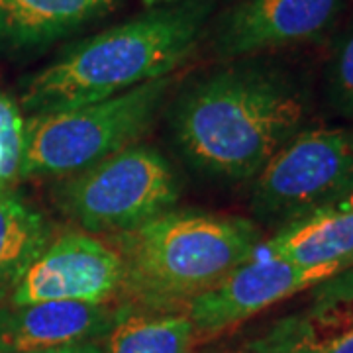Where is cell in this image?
<instances>
[{
  "mask_svg": "<svg viewBox=\"0 0 353 353\" xmlns=\"http://www.w3.org/2000/svg\"><path fill=\"white\" fill-rule=\"evenodd\" d=\"M306 94L273 67L234 63L185 88L171 108L176 148L190 167L222 181H248L303 130Z\"/></svg>",
  "mask_w": 353,
  "mask_h": 353,
  "instance_id": "1",
  "label": "cell"
},
{
  "mask_svg": "<svg viewBox=\"0 0 353 353\" xmlns=\"http://www.w3.org/2000/svg\"><path fill=\"white\" fill-rule=\"evenodd\" d=\"M212 0L152 6L79 39L32 77L22 94L30 116L101 102L176 69L202 38Z\"/></svg>",
  "mask_w": 353,
  "mask_h": 353,
  "instance_id": "2",
  "label": "cell"
},
{
  "mask_svg": "<svg viewBox=\"0 0 353 353\" xmlns=\"http://www.w3.org/2000/svg\"><path fill=\"white\" fill-rule=\"evenodd\" d=\"M116 245L124 263L122 294L143 310H171L255 257L261 232L238 216L173 208L116 234Z\"/></svg>",
  "mask_w": 353,
  "mask_h": 353,
  "instance_id": "3",
  "label": "cell"
},
{
  "mask_svg": "<svg viewBox=\"0 0 353 353\" xmlns=\"http://www.w3.org/2000/svg\"><path fill=\"white\" fill-rule=\"evenodd\" d=\"M169 85L171 77H161L106 101L30 116L20 176L63 179L132 145L152 126Z\"/></svg>",
  "mask_w": 353,
  "mask_h": 353,
  "instance_id": "4",
  "label": "cell"
},
{
  "mask_svg": "<svg viewBox=\"0 0 353 353\" xmlns=\"http://www.w3.org/2000/svg\"><path fill=\"white\" fill-rule=\"evenodd\" d=\"M179 181L155 148L132 143L63 176L55 204L85 232H126L175 208Z\"/></svg>",
  "mask_w": 353,
  "mask_h": 353,
  "instance_id": "5",
  "label": "cell"
},
{
  "mask_svg": "<svg viewBox=\"0 0 353 353\" xmlns=\"http://www.w3.org/2000/svg\"><path fill=\"white\" fill-rule=\"evenodd\" d=\"M253 216L273 226L326 208L353 179V132L301 130L253 176Z\"/></svg>",
  "mask_w": 353,
  "mask_h": 353,
  "instance_id": "6",
  "label": "cell"
},
{
  "mask_svg": "<svg viewBox=\"0 0 353 353\" xmlns=\"http://www.w3.org/2000/svg\"><path fill=\"white\" fill-rule=\"evenodd\" d=\"M124 287L120 253L88 232H65L41 250L8 296L10 304L110 303Z\"/></svg>",
  "mask_w": 353,
  "mask_h": 353,
  "instance_id": "7",
  "label": "cell"
},
{
  "mask_svg": "<svg viewBox=\"0 0 353 353\" xmlns=\"http://www.w3.org/2000/svg\"><path fill=\"white\" fill-rule=\"evenodd\" d=\"M332 275L336 273L328 269L301 267L271 255L252 257L212 289L192 299L189 318L201 334L222 332Z\"/></svg>",
  "mask_w": 353,
  "mask_h": 353,
  "instance_id": "8",
  "label": "cell"
},
{
  "mask_svg": "<svg viewBox=\"0 0 353 353\" xmlns=\"http://www.w3.org/2000/svg\"><path fill=\"white\" fill-rule=\"evenodd\" d=\"M343 0H240L218 18L212 48L220 59L294 46L324 34Z\"/></svg>",
  "mask_w": 353,
  "mask_h": 353,
  "instance_id": "9",
  "label": "cell"
},
{
  "mask_svg": "<svg viewBox=\"0 0 353 353\" xmlns=\"http://www.w3.org/2000/svg\"><path fill=\"white\" fill-rule=\"evenodd\" d=\"M118 308L112 303H50L0 306V353H32L108 336Z\"/></svg>",
  "mask_w": 353,
  "mask_h": 353,
  "instance_id": "10",
  "label": "cell"
},
{
  "mask_svg": "<svg viewBox=\"0 0 353 353\" xmlns=\"http://www.w3.org/2000/svg\"><path fill=\"white\" fill-rule=\"evenodd\" d=\"M118 0H0V51H36L116 8Z\"/></svg>",
  "mask_w": 353,
  "mask_h": 353,
  "instance_id": "11",
  "label": "cell"
},
{
  "mask_svg": "<svg viewBox=\"0 0 353 353\" xmlns=\"http://www.w3.org/2000/svg\"><path fill=\"white\" fill-rule=\"evenodd\" d=\"M265 255L301 267L340 273L353 267V212L322 208L279 228L259 245Z\"/></svg>",
  "mask_w": 353,
  "mask_h": 353,
  "instance_id": "12",
  "label": "cell"
},
{
  "mask_svg": "<svg viewBox=\"0 0 353 353\" xmlns=\"http://www.w3.org/2000/svg\"><path fill=\"white\" fill-rule=\"evenodd\" d=\"M50 240L43 214L12 190H0V301L12 294Z\"/></svg>",
  "mask_w": 353,
  "mask_h": 353,
  "instance_id": "13",
  "label": "cell"
},
{
  "mask_svg": "<svg viewBox=\"0 0 353 353\" xmlns=\"http://www.w3.org/2000/svg\"><path fill=\"white\" fill-rule=\"evenodd\" d=\"M189 314L118 308L104 353H189L194 336Z\"/></svg>",
  "mask_w": 353,
  "mask_h": 353,
  "instance_id": "14",
  "label": "cell"
},
{
  "mask_svg": "<svg viewBox=\"0 0 353 353\" xmlns=\"http://www.w3.org/2000/svg\"><path fill=\"white\" fill-rule=\"evenodd\" d=\"M252 347L253 353H353V334H324L301 312L279 320Z\"/></svg>",
  "mask_w": 353,
  "mask_h": 353,
  "instance_id": "15",
  "label": "cell"
},
{
  "mask_svg": "<svg viewBox=\"0 0 353 353\" xmlns=\"http://www.w3.org/2000/svg\"><path fill=\"white\" fill-rule=\"evenodd\" d=\"M303 316L330 336L353 334V267L318 283Z\"/></svg>",
  "mask_w": 353,
  "mask_h": 353,
  "instance_id": "16",
  "label": "cell"
},
{
  "mask_svg": "<svg viewBox=\"0 0 353 353\" xmlns=\"http://www.w3.org/2000/svg\"><path fill=\"white\" fill-rule=\"evenodd\" d=\"M26 145V118L16 102L0 92V190L20 176Z\"/></svg>",
  "mask_w": 353,
  "mask_h": 353,
  "instance_id": "17",
  "label": "cell"
},
{
  "mask_svg": "<svg viewBox=\"0 0 353 353\" xmlns=\"http://www.w3.org/2000/svg\"><path fill=\"white\" fill-rule=\"evenodd\" d=\"M330 104L345 120L353 122V34L341 43L328 77Z\"/></svg>",
  "mask_w": 353,
  "mask_h": 353,
  "instance_id": "18",
  "label": "cell"
},
{
  "mask_svg": "<svg viewBox=\"0 0 353 353\" xmlns=\"http://www.w3.org/2000/svg\"><path fill=\"white\" fill-rule=\"evenodd\" d=\"M326 208H334V210H341V212H353V179Z\"/></svg>",
  "mask_w": 353,
  "mask_h": 353,
  "instance_id": "19",
  "label": "cell"
},
{
  "mask_svg": "<svg viewBox=\"0 0 353 353\" xmlns=\"http://www.w3.org/2000/svg\"><path fill=\"white\" fill-rule=\"evenodd\" d=\"M32 353H104V350L97 347L94 343H77V345H63V347H53V350H41Z\"/></svg>",
  "mask_w": 353,
  "mask_h": 353,
  "instance_id": "20",
  "label": "cell"
},
{
  "mask_svg": "<svg viewBox=\"0 0 353 353\" xmlns=\"http://www.w3.org/2000/svg\"><path fill=\"white\" fill-rule=\"evenodd\" d=\"M150 8L152 6H165V4H175V2H183V0H143Z\"/></svg>",
  "mask_w": 353,
  "mask_h": 353,
  "instance_id": "21",
  "label": "cell"
}]
</instances>
